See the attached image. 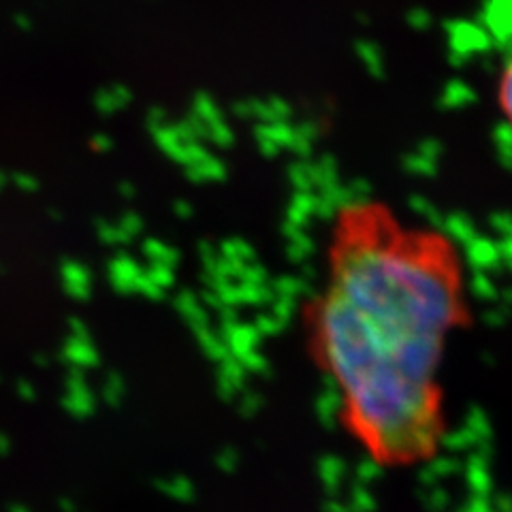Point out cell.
<instances>
[{
	"label": "cell",
	"mask_w": 512,
	"mask_h": 512,
	"mask_svg": "<svg viewBox=\"0 0 512 512\" xmlns=\"http://www.w3.org/2000/svg\"><path fill=\"white\" fill-rule=\"evenodd\" d=\"M338 216L318 357L348 434L382 466H414L444 440L446 348L472 325L466 259L451 235L404 224L365 188H340Z\"/></svg>",
	"instance_id": "1"
},
{
	"label": "cell",
	"mask_w": 512,
	"mask_h": 512,
	"mask_svg": "<svg viewBox=\"0 0 512 512\" xmlns=\"http://www.w3.org/2000/svg\"><path fill=\"white\" fill-rule=\"evenodd\" d=\"M233 114L242 120H256L259 124L269 122H291L293 107L282 96L269 99H244L233 103Z\"/></svg>",
	"instance_id": "2"
},
{
	"label": "cell",
	"mask_w": 512,
	"mask_h": 512,
	"mask_svg": "<svg viewBox=\"0 0 512 512\" xmlns=\"http://www.w3.org/2000/svg\"><path fill=\"white\" fill-rule=\"evenodd\" d=\"M107 280L116 293L135 295L139 293V284L143 280V267L133 256L118 254L107 265Z\"/></svg>",
	"instance_id": "3"
},
{
	"label": "cell",
	"mask_w": 512,
	"mask_h": 512,
	"mask_svg": "<svg viewBox=\"0 0 512 512\" xmlns=\"http://www.w3.org/2000/svg\"><path fill=\"white\" fill-rule=\"evenodd\" d=\"M256 146L265 158H278L282 150H288L295 137V126L291 122H269L256 124L254 128Z\"/></svg>",
	"instance_id": "4"
},
{
	"label": "cell",
	"mask_w": 512,
	"mask_h": 512,
	"mask_svg": "<svg viewBox=\"0 0 512 512\" xmlns=\"http://www.w3.org/2000/svg\"><path fill=\"white\" fill-rule=\"evenodd\" d=\"M60 284H62V291L71 299L84 301L92 295V271L79 261H73V259L62 261Z\"/></svg>",
	"instance_id": "5"
},
{
	"label": "cell",
	"mask_w": 512,
	"mask_h": 512,
	"mask_svg": "<svg viewBox=\"0 0 512 512\" xmlns=\"http://www.w3.org/2000/svg\"><path fill=\"white\" fill-rule=\"evenodd\" d=\"M131 101H133L131 88L124 84H114L109 88H101L94 94V109L103 116H111V114H118L120 109L131 105Z\"/></svg>",
	"instance_id": "6"
},
{
	"label": "cell",
	"mask_w": 512,
	"mask_h": 512,
	"mask_svg": "<svg viewBox=\"0 0 512 512\" xmlns=\"http://www.w3.org/2000/svg\"><path fill=\"white\" fill-rule=\"evenodd\" d=\"M312 216H316V195H312V192H295L291 203L286 207L282 224L306 231Z\"/></svg>",
	"instance_id": "7"
},
{
	"label": "cell",
	"mask_w": 512,
	"mask_h": 512,
	"mask_svg": "<svg viewBox=\"0 0 512 512\" xmlns=\"http://www.w3.org/2000/svg\"><path fill=\"white\" fill-rule=\"evenodd\" d=\"M282 235L286 239V259L291 263L303 265L314 254V242L308 231L282 224Z\"/></svg>",
	"instance_id": "8"
},
{
	"label": "cell",
	"mask_w": 512,
	"mask_h": 512,
	"mask_svg": "<svg viewBox=\"0 0 512 512\" xmlns=\"http://www.w3.org/2000/svg\"><path fill=\"white\" fill-rule=\"evenodd\" d=\"M271 293L274 297H284V299H299V297H310L318 299L316 284L310 280H303L301 276H278L274 282L269 284Z\"/></svg>",
	"instance_id": "9"
},
{
	"label": "cell",
	"mask_w": 512,
	"mask_h": 512,
	"mask_svg": "<svg viewBox=\"0 0 512 512\" xmlns=\"http://www.w3.org/2000/svg\"><path fill=\"white\" fill-rule=\"evenodd\" d=\"M186 178L195 184H210V182H222L227 178V165L222 163L220 158H216L214 154H210L207 158H203L201 163L184 167Z\"/></svg>",
	"instance_id": "10"
},
{
	"label": "cell",
	"mask_w": 512,
	"mask_h": 512,
	"mask_svg": "<svg viewBox=\"0 0 512 512\" xmlns=\"http://www.w3.org/2000/svg\"><path fill=\"white\" fill-rule=\"evenodd\" d=\"M141 254L146 256L150 265H167V267L175 269V265H178V261H180V252L175 250L171 244L163 242V239H156V237L143 239Z\"/></svg>",
	"instance_id": "11"
},
{
	"label": "cell",
	"mask_w": 512,
	"mask_h": 512,
	"mask_svg": "<svg viewBox=\"0 0 512 512\" xmlns=\"http://www.w3.org/2000/svg\"><path fill=\"white\" fill-rule=\"evenodd\" d=\"M175 308H178V312L195 329L207 327V314H205L203 303H201V299L197 295H192L190 291L178 293V297H175Z\"/></svg>",
	"instance_id": "12"
},
{
	"label": "cell",
	"mask_w": 512,
	"mask_h": 512,
	"mask_svg": "<svg viewBox=\"0 0 512 512\" xmlns=\"http://www.w3.org/2000/svg\"><path fill=\"white\" fill-rule=\"evenodd\" d=\"M192 116H197L205 126H212L220 120H224L222 109L218 107V103L214 101L212 94L207 92H197L195 99H192Z\"/></svg>",
	"instance_id": "13"
},
{
	"label": "cell",
	"mask_w": 512,
	"mask_h": 512,
	"mask_svg": "<svg viewBox=\"0 0 512 512\" xmlns=\"http://www.w3.org/2000/svg\"><path fill=\"white\" fill-rule=\"evenodd\" d=\"M152 137H154V143L158 146V150L163 152L167 158H171L173 163H178L180 152H182L186 141H182L180 135L175 133L173 124H167V126H163V128H158V131L152 133ZM188 143H190V141H188Z\"/></svg>",
	"instance_id": "14"
},
{
	"label": "cell",
	"mask_w": 512,
	"mask_h": 512,
	"mask_svg": "<svg viewBox=\"0 0 512 512\" xmlns=\"http://www.w3.org/2000/svg\"><path fill=\"white\" fill-rule=\"evenodd\" d=\"M220 256L235 263H254L256 261V250L246 242L242 237H231V239H224V242L218 246Z\"/></svg>",
	"instance_id": "15"
},
{
	"label": "cell",
	"mask_w": 512,
	"mask_h": 512,
	"mask_svg": "<svg viewBox=\"0 0 512 512\" xmlns=\"http://www.w3.org/2000/svg\"><path fill=\"white\" fill-rule=\"evenodd\" d=\"M498 107H500V114L512 128V56L508 58L498 77Z\"/></svg>",
	"instance_id": "16"
},
{
	"label": "cell",
	"mask_w": 512,
	"mask_h": 512,
	"mask_svg": "<svg viewBox=\"0 0 512 512\" xmlns=\"http://www.w3.org/2000/svg\"><path fill=\"white\" fill-rule=\"evenodd\" d=\"M96 235H99V242L105 246H126L131 244V239L118 227V222L109 220H96Z\"/></svg>",
	"instance_id": "17"
},
{
	"label": "cell",
	"mask_w": 512,
	"mask_h": 512,
	"mask_svg": "<svg viewBox=\"0 0 512 512\" xmlns=\"http://www.w3.org/2000/svg\"><path fill=\"white\" fill-rule=\"evenodd\" d=\"M205 141H210L212 146H216V148H231L233 141H235V133H233L231 124L227 120H220L212 126H207Z\"/></svg>",
	"instance_id": "18"
},
{
	"label": "cell",
	"mask_w": 512,
	"mask_h": 512,
	"mask_svg": "<svg viewBox=\"0 0 512 512\" xmlns=\"http://www.w3.org/2000/svg\"><path fill=\"white\" fill-rule=\"evenodd\" d=\"M288 180H291L295 192H310L314 188L310 165L303 163V160H297V163L288 167Z\"/></svg>",
	"instance_id": "19"
},
{
	"label": "cell",
	"mask_w": 512,
	"mask_h": 512,
	"mask_svg": "<svg viewBox=\"0 0 512 512\" xmlns=\"http://www.w3.org/2000/svg\"><path fill=\"white\" fill-rule=\"evenodd\" d=\"M146 276L160 288V291H169L175 284V269L167 265H148Z\"/></svg>",
	"instance_id": "20"
},
{
	"label": "cell",
	"mask_w": 512,
	"mask_h": 512,
	"mask_svg": "<svg viewBox=\"0 0 512 512\" xmlns=\"http://www.w3.org/2000/svg\"><path fill=\"white\" fill-rule=\"evenodd\" d=\"M237 282L263 286V284L269 282V274H267V269L261 263L254 261V263H246L242 267V271H239V276H237Z\"/></svg>",
	"instance_id": "21"
},
{
	"label": "cell",
	"mask_w": 512,
	"mask_h": 512,
	"mask_svg": "<svg viewBox=\"0 0 512 512\" xmlns=\"http://www.w3.org/2000/svg\"><path fill=\"white\" fill-rule=\"evenodd\" d=\"M269 312L274 314L280 323L288 325L291 323V318L297 312V301L295 299H284V297H274V301L269 303Z\"/></svg>",
	"instance_id": "22"
},
{
	"label": "cell",
	"mask_w": 512,
	"mask_h": 512,
	"mask_svg": "<svg viewBox=\"0 0 512 512\" xmlns=\"http://www.w3.org/2000/svg\"><path fill=\"white\" fill-rule=\"evenodd\" d=\"M118 227H120V229L126 233V237L133 242V239H135L137 235H141V231H143V218H141L137 212H126V214L120 216Z\"/></svg>",
	"instance_id": "23"
},
{
	"label": "cell",
	"mask_w": 512,
	"mask_h": 512,
	"mask_svg": "<svg viewBox=\"0 0 512 512\" xmlns=\"http://www.w3.org/2000/svg\"><path fill=\"white\" fill-rule=\"evenodd\" d=\"M11 184L18 188L20 192H26V195H32V192L39 190V180L32 173L26 171H18L11 175Z\"/></svg>",
	"instance_id": "24"
},
{
	"label": "cell",
	"mask_w": 512,
	"mask_h": 512,
	"mask_svg": "<svg viewBox=\"0 0 512 512\" xmlns=\"http://www.w3.org/2000/svg\"><path fill=\"white\" fill-rule=\"evenodd\" d=\"M282 327H286V325H284V323H280V320H278L274 314H271V312L261 314L259 318H256V323H254L256 333H263V335L278 333Z\"/></svg>",
	"instance_id": "25"
},
{
	"label": "cell",
	"mask_w": 512,
	"mask_h": 512,
	"mask_svg": "<svg viewBox=\"0 0 512 512\" xmlns=\"http://www.w3.org/2000/svg\"><path fill=\"white\" fill-rule=\"evenodd\" d=\"M69 355L75 359V361H82V363H92L94 359V352L92 348L88 346L86 340H77L73 338V342H69Z\"/></svg>",
	"instance_id": "26"
},
{
	"label": "cell",
	"mask_w": 512,
	"mask_h": 512,
	"mask_svg": "<svg viewBox=\"0 0 512 512\" xmlns=\"http://www.w3.org/2000/svg\"><path fill=\"white\" fill-rule=\"evenodd\" d=\"M199 259H201V265H203V271L212 269L218 259H220V252H218V246L210 244V242H201L199 244Z\"/></svg>",
	"instance_id": "27"
},
{
	"label": "cell",
	"mask_w": 512,
	"mask_h": 512,
	"mask_svg": "<svg viewBox=\"0 0 512 512\" xmlns=\"http://www.w3.org/2000/svg\"><path fill=\"white\" fill-rule=\"evenodd\" d=\"M167 120H169V118H167V114H165V109H160V107L150 109V111H148V118H146L148 128H150L152 133H154V131H158V128L167 126V124H169Z\"/></svg>",
	"instance_id": "28"
},
{
	"label": "cell",
	"mask_w": 512,
	"mask_h": 512,
	"mask_svg": "<svg viewBox=\"0 0 512 512\" xmlns=\"http://www.w3.org/2000/svg\"><path fill=\"white\" fill-rule=\"evenodd\" d=\"M312 146H314L312 141L303 139V137H299V135L295 133V137H293V143H291V148H288V150H291L293 154H297V156L303 160V158H308V156L312 154Z\"/></svg>",
	"instance_id": "29"
},
{
	"label": "cell",
	"mask_w": 512,
	"mask_h": 512,
	"mask_svg": "<svg viewBox=\"0 0 512 512\" xmlns=\"http://www.w3.org/2000/svg\"><path fill=\"white\" fill-rule=\"evenodd\" d=\"M90 146H92L94 152L107 154L111 148H114V139H111L107 133H96V135L90 139Z\"/></svg>",
	"instance_id": "30"
},
{
	"label": "cell",
	"mask_w": 512,
	"mask_h": 512,
	"mask_svg": "<svg viewBox=\"0 0 512 512\" xmlns=\"http://www.w3.org/2000/svg\"><path fill=\"white\" fill-rule=\"evenodd\" d=\"M295 133H297L299 137H303V139H308V141L314 143V139H316V135H318V128H316L314 122H301V124L295 126Z\"/></svg>",
	"instance_id": "31"
},
{
	"label": "cell",
	"mask_w": 512,
	"mask_h": 512,
	"mask_svg": "<svg viewBox=\"0 0 512 512\" xmlns=\"http://www.w3.org/2000/svg\"><path fill=\"white\" fill-rule=\"evenodd\" d=\"M171 207H173V214L178 216L180 220H188L192 216V212H195V210H192V203L186 201V199H178Z\"/></svg>",
	"instance_id": "32"
},
{
	"label": "cell",
	"mask_w": 512,
	"mask_h": 512,
	"mask_svg": "<svg viewBox=\"0 0 512 512\" xmlns=\"http://www.w3.org/2000/svg\"><path fill=\"white\" fill-rule=\"evenodd\" d=\"M118 192H120V197H124V199H135L137 197V188L131 182H120Z\"/></svg>",
	"instance_id": "33"
},
{
	"label": "cell",
	"mask_w": 512,
	"mask_h": 512,
	"mask_svg": "<svg viewBox=\"0 0 512 512\" xmlns=\"http://www.w3.org/2000/svg\"><path fill=\"white\" fill-rule=\"evenodd\" d=\"M71 327H73V333H75V338H77V340H86L88 331H86V325L82 323V320L73 318V320H71Z\"/></svg>",
	"instance_id": "34"
},
{
	"label": "cell",
	"mask_w": 512,
	"mask_h": 512,
	"mask_svg": "<svg viewBox=\"0 0 512 512\" xmlns=\"http://www.w3.org/2000/svg\"><path fill=\"white\" fill-rule=\"evenodd\" d=\"M13 22H15V26H18L20 30H24V32L32 30V20L28 18V15H24V13H18V15H15Z\"/></svg>",
	"instance_id": "35"
},
{
	"label": "cell",
	"mask_w": 512,
	"mask_h": 512,
	"mask_svg": "<svg viewBox=\"0 0 512 512\" xmlns=\"http://www.w3.org/2000/svg\"><path fill=\"white\" fill-rule=\"evenodd\" d=\"M11 184V175H7L5 171H0V190H5Z\"/></svg>",
	"instance_id": "36"
}]
</instances>
